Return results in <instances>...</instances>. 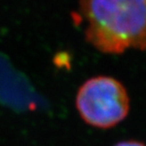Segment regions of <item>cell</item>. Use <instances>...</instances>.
Masks as SVG:
<instances>
[{
  "label": "cell",
  "instance_id": "1",
  "mask_svg": "<svg viewBox=\"0 0 146 146\" xmlns=\"http://www.w3.org/2000/svg\"><path fill=\"white\" fill-rule=\"evenodd\" d=\"M86 38L104 53L146 49V0H80Z\"/></svg>",
  "mask_w": 146,
  "mask_h": 146
},
{
  "label": "cell",
  "instance_id": "2",
  "mask_svg": "<svg viewBox=\"0 0 146 146\" xmlns=\"http://www.w3.org/2000/svg\"><path fill=\"white\" fill-rule=\"evenodd\" d=\"M76 108L86 124L109 129L127 117L130 99L121 82L109 76H97L88 79L79 88Z\"/></svg>",
  "mask_w": 146,
  "mask_h": 146
},
{
  "label": "cell",
  "instance_id": "3",
  "mask_svg": "<svg viewBox=\"0 0 146 146\" xmlns=\"http://www.w3.org/2000/svg\"><path fill=\"white\" fill-rule=\"evenodd\" d=\"M114 146H146L145 143L139 141H134V139H129V141H123L116 143Z\"/></svg>",
  "mask_w": 146,
  "mask_h": 146
}]
</instances>
